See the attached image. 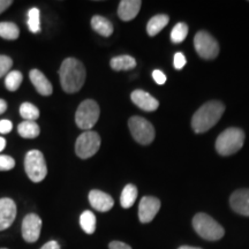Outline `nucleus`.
Returning a JSON list of instances; mask_svg holds the SVG:
<instances>
[{"label": "nucleus", "instance_id": "obj_1", "mask_svg": "<svg viewBox=\"0 0 249 249\" xmlns=\"http://www.w3.org/2000/svg\"><path fill=\"white\" fill-rule=\"evenodd\" d=\"M86 75V68L80 60L75 58L65 59L59 70L62 90L67 93L77 92L85 85Z\"/></svg>", "mask_w": 249, "mask_h": 249}, {"label": "nucleus", "instance_id": "obj_2", "mask_svg": "<svg viewBox=\"0 0 249 249\" xmlns=\"http://www.w3.org/2000/svg\"><path fill=\"white\" fill-rule=\"evenodd\" d=\"M225 107L223 103L211 101L205 103L195 112L192 118V128L195 133L202 134L208 132L222 118Z\"/></svg>", "mask_w": 249, "mask_h": 249}, {"label": "nucleus", "instance_id": "obj_3", "mask_svg": "<svg viewBox=\"0 0 249 249\" xmlns=\"http://www.w3.org/2000/svg\"><path fill=\"white\" fill-rule=\"evenodd\" d=\"M193 227L201 238L208 241L220 240L225 234L223 226L207 213H197L193 218Z\"/></svg>", "mask_w": 249, "mask_h": 249}, {"label": "nucleus", "instance_id": "obj_4", "mask_svg": "<svg viewBox=\"0 0 249 249\" xmlns=\"http://www.w3.org/2000/svg\"><path fill=\"white\" fill-rule=\"evenodd\" d=\"M245 142L244 130L231 127L220 134L216 141V150L222 156H230L238 152Z\"/></svg>", "mask_w": 249, "mask_h": 249}, {"label": "nucleus", "instance_id": "obj_5", "mask_svg": "<svg viewBox=\"0 0 249 249\" xmlns=\"http://www.w3.org/2000/svg\"><path fill=\"white\" fill-rule=\"evenodd\" d=\"M99 110L98 104L92 99H86L77 107L75 113V123L77 127L83 130H91L99 119Z\"/></svg>", "mask_w": 249, "mask_h": 249}, {"label": "nucleus", "instance_id": "obj_6", "mask_svg": "<svg viewBox=\"0 0 249 249\" xmlns=\"http://www.w3.org/2000/svg\"><path fill=\"white\" fill-rule=\"evenodd\" d=\"M24 169L33 182H40L48 176V166L44 156L39 150H30L24 158Z\"/></svg>", "mask_w": 249, "mask_h": 249}, {"label": "nucleus", "instance_id": "obj_7", "mask_svg": "<svg viewBox=\"0 0 249 249\" xmlns=\"http://www.w3.org/2000/svg\"><path fill=\"white\" fill-rule=\"evenodd\" d=\"M128 127L134 140L140 144L148 145L155 139L154 126L142 117H132L128 120Z\"/></svg>", "mask_w": 249, "mask_h": 249}, {"label": "nucleus", "instance_id": "obj_8", "mask_svg": "<svg viewBox=\"0 0 249 249\" xmlns=\"http://www.w3.org/2000/svg\"><path fill=\"white\" fill-rule=\"evenodd\" d=\"M101 147V136L93 130H87L77 138L75 143V152L82 160H88L98 151Z\"/></svg>", "mask_w": 249, "mask_h": 249}, {"label": "nucleus", "instance_id": "obj_9", "mask_svg": "<svg viewBox=\"0 0 249 249\" xmlns=\"http://www.w3.org/2000/svg\"><path fill=\"white\" fill-rule=\"evenodd\" d=\"M194 46L201 58L211 60L219 53V45L217 40L207 31H198L194 37Z\"/></svg>", "mask_w": 249, "mask_h": 249}, {"label": "nucleus", "instance_id": "obj_10", "mask_svg": "<svg viewBox=\"0 0 249 249\" xmlns=\"http://www.w3.org/2000/svg\"><path fill=\"white\" fill-rule=\"evenodd\" d=\"M22 236L24 241L34 244L39 239L42 231V219L36 213H29L22 220Z\"/></svg>", "mask_w": 249, "mask_h": 249}, {"label": "nucleus", "instance_id": "obj_11", "mask_svg": "<svg viewBox=\"0 0 249 249\" xmlns=\"http://www.w3.org/2000/svg\"><path fill=\"white\" fill-rule=\"evenodd\" d=\"M160 209V201L154 196H144L139 205V219L143 224L150 223Z\"/></svg>", "mask_w": 249, "mask_h": 249}, {"label": "nucleus", "instance_id": "obj_12", "mask_svg": "<svg viewBox=\"0 0 249 249\" xmlns=\"http://www.w3.org/2000/svg\"><path fill=\"white\" fill-rule=\"evenodd\" d=\"M17 204L12 198H0V231L7 230L17 217Z\"/></svg>", "mask_w": 249, "mask_h": 249}, {"label": "nucleus", "instance_id": "obj_13", "mask_svg": "<svg viewBox=\"0 0 249 249\" xmlns=\"http://www.w3.org/2000/svg\"><path fill=\"white\" fill-rule=\"evenodd\" d=\"M130 98H132L134 104L143 111L152 112L157 110L160 107V102L144 90H134L130 95Z\"/></svg>", "mask_w": 249, "mask_h": 249}, {"label": "nucleus", "instance_id": "obj_14", "mask_svg": "<svg viewBox=\"0 0 249 249\" xmlns=\"http://www.w3.org/2000/svg\"><path fill=\"white\" fill-rule=\"evenodd\" d=\"M230 205L234 213L249 217V189H239L230 197Z\"/></svg>", "mask_w": 249, "mask_h": 249}, {"label": "nucleus", "instance_id": "obj_15", "mask_svg": "<svg viewBox=\"0 0 249 249\" xmlns=\"http://www.w3.org/2000/svg\"><path fill=\"white\" fill-rule=\"evenodd\" d=\"M89 203L95 210L101 211V213H107L110 211L114 205V200L107 193L93 189L89 193Z\"/></svg>", "mask_w": 249, "mask_h": 249}, {"label": "nucleus", "instance_id": "obj_16", "mask_svg": "<svg viewBox=\"0 0 249 249\" xmlns=\"http://www.w3.org/2000/svg\"><path fill=\"white\" fill-rule=\"evenodd\" d=\"M29 77L31 83H33L37 92L40 93L42 96H50L52 95L53 88H52L51 82L48 80L44 74L38 70H31L29 73Z\"/></svg>", "mask_w": 249, "mask_h": 249}, {"label": "nucleus", "instance_id": "obj_17", "mask_svg": "<svg viewBox=\"0 0 249 249\" xmlns=\"http://www.w3.org/2000/svg\"><path fill=\"white\" fill-rule=\"evenodd\" d=\"M142 1L140 0H123L118 7V15L123 21H130L136 18L141 9Z\"/></svg>", "mask_w": 249, "mask_h": 249}, {"label": "nucleus", "instance_id": "obj_18", "mask_svg": "<svg viewBox=\"0 0 249 249\" xmlns=\"http://www.w3.org/2000/svg\"><path fill=\"white\" fill-rule=\"evenodd\" d=\"M91 27L96 33L103 37H110L113 34V26L107 18L95 15L91 18Z\"/></svg>", "mask_w": 249, "mask_h": 249}, {"label": "nucleus", "instance_id": "obj_19", "mask_svg": "<svg viewBox=\"0 0 249 249\" xmlns=\"http://www.w3.org/2000/svg\"><path fill=\"white\" fill-rule=\"evenodd\" d=\"M110 66L113 71H129L136 67V60L132 55H118L111 59Z\"/></svg>", "mask_w": 249, "mask_h": 249}, {"label": "nucleus", "instance_id": "obj_20", "mask_svg": "<svg viewBox=\"0 0 249 249\" xmlns=\"http://www.w3.org/2000/svg\"><path fill=\"white\" fill-rule=\"evenodd\" d=\"M170 18L166 14H158L151 18L147 24V33L149 36H156L169 23Z\"/></svg>", "mask_w": 249, "mask_h": 249}, {"label": "nucleus", "instance_id": "obj_21", "mask_svg": "<svg viewBox=\"0 0 249 249\" xmlns=\"http://www.w3.org/2000/svg\"><path fill=\"white\" fill-rule=\"evenodd\" d=\"M136 198H138V188H136V186L132 185V183H128L127 186H124L120 196L121 207L124 209H129L135 203Z\"/></svg>", "mask_w": 249, "mask_h": 249}, {"label": "nucleus", "instance_id": "obj_22", "mask_svg": "<svg viewBox=\"0 0 249 249\" xmlns=\"http://www.w3.org/2000/svg\"><path fill=\"white\" fill-rule=\"evenodd\" d=\"M18 133L23 139H36L39 135V126L35 121H26L21 123L18 127Z\"/></svg>", "mask_w": 249, "mask_h": 249}, {"label": "nucleus", "instance_id": "obj_23", "mask_svg": "<svg viewBox=\"0 0 249 249\" xmlns=\"http://www.w3.org/2000/svg\"><path fill=\"white\" fill-rule=\"evenodd\" d=\"M20 36V29L13 22H0V37L7 40H15Z\"/></svg>", "mask_w": 249, "mask_h": 249}, {"label": "nucleus", "instance_id": "obj_24", "mask_svg": "<svg viewBox=\"0 0 249 249\" xmlns=\"http://www.w3.org/2000/svg\"><path fill=\"white\" fill-rule=\"evenodd\" d=\"M80 225L87 234H92L96 231V216L90 210H86L80 216Z\"/></svg>", "mask_w": 249, "mask_h": 249}, {"label": "nucleus", "instance_id": "obj_25", "mask_svg": "<svg viewBox=\"0 0 249 249\" xmlns=\"http://www.w3.org/2000/svg\"><path fill=\"white\" fill-rule=\"evenodd\" d=\"M23 76L22 73L18 71H12L6 75L5 79V86L9 91H17L20 88L21 83H22Z\"/></svg>", "mask_w": 249, "mask_h": 249}, {"label": "nucleus", "instance_id": "obj_26", "mask_svg": "<svg viewBox=\"0 0 249 249\" xmlns=\"http://www.w3.org/2000/svg\"><path fill=\"white\" fill-rule=\"evenodd\" d=\"M28 28L33 34L40 31V12L38 8L33 7L28 12Z\"/></svg>", "mask_w": 249, "mask_h": 249}, {"label": "nucleus", "instance_id": "obj_27", "mask_svg": "<svg viewBox=\"0 0 249 249\" xmlns=\"http://www.w3.org/2000/svg\"><path fill=\"white\" fill-rule=\"evenodd\" d=\"M20 114L26 121H35L39 118V110L31 103H23L20 107Z\"/></svg>", "mask_w": 249, "mask_h": 249}, {"label": "nucleus", "instance_id": "obj_28", "mask_svg": "<svg viewBox=\"0 0 249 249\" xmlns=\"http://www.w3.org/2000/svg\"><path fill=\"white\" fill-rule=\"evenodd\" d=\"M187 35H188V26L183 22H179L173 27L172 31H171V40L174 44H179L186 39Z\"/></svg>", "mask_w": 249, "mask_h": 249}, {"label": "nucleus", "instance_id": "obj_29", "mask_svg": "<svg viewBox=\"0 0 249 249\" xmlns=\"http://www.w3.org/2000/svg\"><path fill=\"white\" fill-rule=\"evenodd\" d=\"M12 66H13V60L7 55L0 54V79L7 75Z\"/></svg>", "mask_w": 249, "mask_h": 249}, {"label": "nucleus", "instance_id": "obj_30", "mask_svg": "<svg viewBox=\"0 0 249 249\" xmlns=\"http://www.w3.org/2000/svg\"><path fill=\"white\" fill-rule=\"evenodd\" d=\"M15 166V160L11 156L0 155V171H9Z\"/></svg>", "mask_w": 249, "mask_h": 249}, {"label": "nucleus", "instance_id": "obj_31", "mask_svg": "<svg viewBox=\"0 0 249 249\" xmlns=\"http://www.w3.org/2000/svg\"><path fill=\"white\" fill-rule=\"evenodd\" d=\"M187 64L186 57L183 55L181 52H178L174 55V60H173V66L176 67V70H181V68L185 67V65Z\"/></svg>", "mask_w": 249, "mask_h": 249}, {"label": "nucleus", "instance_id": "obj_32", "mask_svg": "<svg viewBox=\"0 0 249 249\" xmlns=\"http://www.w3.org/2000/svg\"><path fill=\"white\" fill-rule=\"evenodd\" d=\"M152 79L155 80V82L157 83V85H164L165 82H166L167 77L165 74L163 73V71H160V70H155L154 71H152Z\"/></svg>", "mask_w": 249, "mask_h": 249}, {"label": "nucleus", "instance_id": "obj_33", "mask_svg": "<svg viewBox=\"0 0 249 249\" xmlns=\"http://www.w3.org/2000/svg\"><path fill=\"white\" fill-rule=\"evenodd\" d=\"M13 128V124L11 123L9 120L2 119L0 120V133L1 134H7Z\"/></svg>", "mask_w": 249, "mask_h": 249}, {"label": "nucleus", "instance_id": "obj_34", "mask_svg": "<svg viewBox=\"0 0 249 249\" xmlns=\"http://www.w3.org/2000/svg\"><path fill=\"white\" fill-rule=\"evenodd\" d=\"M108 249H132L129 245L124 244L121 241H112L108 245Z\"/></svg>", "mask_w": 249, "mask_h": 249}, {"label": "nucleus", "instance_id": "obj_35", "mask_svg": "<svg viewBox=\"0 0 249 249\" xmlns=\"http://www.w3.org/2000/svg\"><path fill=\"white\" fill-rule=\"evenodd\" d=\"M40 249H61V247L57 241L51 240V241L46 242L44 246H42V248H40Z\"/></svg>", "mask_w": 249, "mask_h": 249}, {"label": "nucleus", "instance_id": "obj_36", "mask_svg": "<svg viewBox=\"0 0 249 249\" xmlns=\"http://www.w3.org/2000/svg\"><path fill=\"white\" fill-rule=\"evenodd\" d=\"M12 4H13L12 0H0V14L5 12Z\"/></svg>", "mask_w": 249, "mask_h": 249}, {"label": "nucleus", "instance_id": "obj_37", "mask_svg": "<svg viewBox=\"0 0 249 249\" xmlns=\"http://www.w3.org/2000/svg\"><path fill=\"white\" fill-rule=\"evenodd\" d=\"M6 110H7V103L4 99H0V114L4 113Z\"/></svg>", "mask_w": 249, "mask_h": 249}, {"label": "nucleus", "instance_id": "obj_38", "mask_svg": "<svg viewBox=\"0 0 249 249\" xmlns=\"http://www.w3.org/2000/svg\"><path fill=\"white\" fill-rule=\"evenodd\" d=\"M6 147V140L4 138H0V152L4 150Z\"/></svg>", "mask_w": 249, "mask_h": 249}, {"label": "nucleus", "instance_id": "obj_39", "mask_svg": "<svg viewBox=\"0 0 249 249\" xmlns=\"http://www.w3.org/2000/svg\"><path fill=\"white\" fill-rule=\"evenodd\" d=\"M178 249H202V248H198V247H191V246H181V247H179Z\"/></svg>", "mask_w": 249, "mask_h": 249}, {"label": "nucleus", "instance_id": "obj_40", "mask_svg": "<svg viewBox=\"0 0 249 249\" xmlns=\"http://www.w3.org/2000/svg\"><path fill=\"white\" fill-rule=\"evenodd\" d=\"M0 249H7V248H0Z\"/></svg>", "mask_w": 249, "mask_h": 249}]
</instances>
